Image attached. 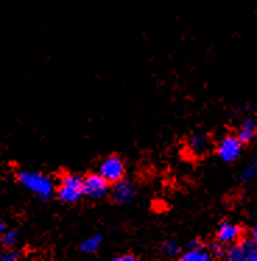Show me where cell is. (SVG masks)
Returning a JSON list of instances; mask_svg holds the SVG:
<instances>
[{"mask_svg":"<svg viewBox=\"0 0 257 261\" xmlns=\"http://www.w3.org/2000/svg\"><path fill=\"white\" fill-rule=\"evenodd\" d=\"M20 185L27 189L28 192L35 194L39 200H49L54 197L56 193V187L50 177L43 175L41 172L34 171H20L17 175Z\"/></svg>","mask_w":257,"mask_h":261,"instance_id":"6da1fadb","label":"cell"},{"mask_svg":"<svg viewBox=\"0 0 257 261\" xmlns=\"http://www.w3.org/2000/svg\"><path fill=\"white\" fill-rule=\"evenodd\" d=\"M83 177L79 175H63L60 177L59 186L56 187V196L60 201L71 204L79 201L80 197L84 194L83 190Z\"/></svg>","mask_w":257,"mask_h":261,"instance_id":"7a4b0ae2","label":"cell"},{"mask_svg":"<svg viewBox=\"0 0 257 261\" xmlns=\"http://www.w3.org/2000/svg\"><path fill=\"white\" fill-rule=\"evenodd\" d=\"M98 173L109 183H116V181L122 180L124 176L123 161L119 156H115V155L108 156L101 162Z\"/></svg>","mask_w":257,"mask_h":261,"instance_id":"3957f363","label":"cell"},{"mask_svg":"<svg viewBox=\"0 0 257 261\" xmlns=\"http://www.w3.org/2000/svg\"><path fill=\"white\" fill-rule=\"evenodd\" d=\"M217 154L224 162H235L242 154V141L234 136H226L217 147Z\"/></svg>","mask_w":257,"mask_h":261,"instance_id":"277c9868","label":"cell"},{"mask_svg":"<svg viewBox=\"0 0 257 261\" xmlns=\"http://www.w3.org/2000/svg\"><path fill=\"white\" fill-rule=\"evenodd\" d=\"M83 190L87 197L101 198L109 190V181H107L99 173L88 175L83 180Z\"/></svg>","mask_w":257,"mask_h":261,"instance_id":"5b68a950","label":"cell"},{"mask_svg":"<svg viewBox=\"0 0 257 261\" xmlns=\"http://www.w3.org/2000/svg\"><path fill=\"white\" fill-rule=\"evenodd\" d=\"M228 258L232 261H257V247L253 242H236L230 245V249L226 251Z\"/></svg>","mask_w":257,"mask_h":261,"instance_id":"8992f818","label":"cell"},{"mask_svg":"<svg viewBox=\"0 0 257 261\" xmlns=\"http://www.w3.org/2000/svg\"><path fill=\"white\" fill-rule=\"evenodd\" d=\"M242 229L239 225L224 222L220 225V228L217 230V240L222 245H234L238 240L241 239Z\"/></svg>","mask_w":257,"mask_h":261,"instance_id":"52a82bcc","label":"cell"},{"mask_svg":"<svg viewBox=\"0 0 257 261\" xmlns=\"http://www.w3.org/2000/svg\"><path fill=\"white\" fill-rule=\"evenodd\" d=\"M134 196H136V190L130 183L123 181V179L115 183V187L112 189V198L116 203L127 204L133 200Z\"/></svg>","mask_w":257,"mask_h":261,"instance_id":"ba28073f","label":"cell"},{"mask_svg":"<svg viewBox=\"0 0 257 261\" xmlns=\"http://www.w3.org/2000/svg\"><path fill=\"white\" fill-rule=\"evenodd\" d=\"M257 133V124L252 119H247L242 123L239 127V133H238V139L241 140L242 143H249L256 137Z\"/></svg>","mask_w":257,"mask_h":261,"instance_id":"9c48e42d","label":"cell"},{"mask_svg":"<svg viewBox=\"0 0 257 261\" xmlns=\"http://www.w3.org/2000/svg\"><path fill=\"white\" fill-rule=\"evenodd\" d=\"M183 261H209L211 260V253L203 249V246L189 247V250L182 256Z\"/></svg>","mask_w":257,"mask_h":261,"instance_id":"30bf717a","label":"cell"},{"mask_svg":"<svg viewBox=\"0 0 257 261\" xmlns=\"http://www.w3.org/2000/svg\"><path fill=\"white\" fill-rule=\"evenodd\" d=\"M189 147L194 154H204L210 147L209 139L204 134H194L189 141Z\"/></svg>","mask_w":257,"mask_h":261,"instance_id":"8fae6325","label":"cell"},{"mask_svg":"<svg viewBox=\"0 0 257 261\" xmlns=\"http://www.w3.org/2000/svg\"><path fill=\"white\" fill-rule=\"evenodd\" d=\"M20 239V232L16 229H6L2 239H0V245L3 246V249H13L16 247Z\"/></svg>","mask_w":257,"mask_h":261,"instance_id":"7c38bea8","label":"cell"},{"mask_svg":"<svg viewBox=\"0 0 257 261\" xmlns=\"http://www.w3.org/2000/svg\"><path fill=\"white\" fill-rule=\"evenodd\" d=\"M102 234H94L91 238H88L86 239L83 243H81L80 249L81 251H84V253H88V254H91V253H95L98 249H99V246L102 243Z\"/></svg>","mask_w":257,"mask_h":261,"instance_id":"4fadbf2b","label":"cell"},{"mask_svg":"<svg viewBox=\"0 0 257 261\" xmlns=\"http://www.w3.org/2000/svg\"><path fill=\"white\" fill-rule=\"evenodd\" d=\"M162 253L164 256L168 257V258H172V257H176L179 253H181V247L177 245L176 242L173 240H166L165 243L162 245Z\"/></svg>","mask_w":257,"mask_h":261,"instance_id":"5bb4252c","label":"cell"},{"mask_svg":"<svg viewBox=\"0 0 257 261\" xmlns=\"http://www.w3.org/2000/svg\"><path fill=\"white\" fill-rule=\"evenodd\" d=\"M20 258H21V251L16 250V247L5 249L0 253V261H17Z\"/></svg>","mask_w":257,"mask_h":261,"instance_id":"9a60e30c","label":"cell"},{"mask_svg":"<svg viewBox=\"0 0 257 261\" xmlns=\"http://www.w3.org/2000/svg\"><path fill=\"white\" fill-rule=\"evenodd\" d=\"M210 253L215 257L224 256L225 253H226V251H225V245H222V243H220V242H218V243H215V245L211 246V250H210Z\"/></svg>","mask_w":257,"mask_h":261,"instance_id":"2e32d148","label":"cell"},{"mask_svg":"<svg viewBox=\"0 0 257 261\" xmlns=\"http://www.w3.org/2000/svg\"><path fill=\"white\" fill-rule=\"evenodd\" d=\"M115 261H136L137 258L133 256H130V254H124V256H120V257H115L113 258Z\"/></svg>","mask_w":257,"mask_h":261,"instance_id":"e0dca14e","label":"cell"},{"mask_svg":"<svg viewBox=\"0 0 257 261\" xmlns=\"http://www.w3.org/2000/svg\"><path fill=\"white\" fill-rule=\"evenodd\" d=\"M252 242H253V245L256 246L257 247V225H256V228L253 229V233H252Z\"/></svg>","mask_w":257,"mask_h":261,"instance_id":"ac0fdd59","label":"cell"},{"mask_svg":"<svg viewBox=\"0 0 257 261\" xmlns=\"http://www.w3.org/2000/svg\"><path fill=\"white\" fill-rule=\"evenodd\" d=\"M5 230H6V225L5 222L0 219V239H2V236H3V233H5Z\"/></svg>","mask_w":257,"mask_h":261,"instance_id":"d6986e66","label":"cell"},{"mask_svg":"<svg viewBox=\"0 0 257 261\" xmlns=\"http://www.w3.org/2000/svg\"><path fill=\"white\" fill-rule=\"evenodd\" d=\"M254 164H256V165H257V160H256V161H254Z\"/></svg>","mask_w":257,"mask_h":261,"instance_id":"ffe728a7","label":"cell"}]
</instances>
